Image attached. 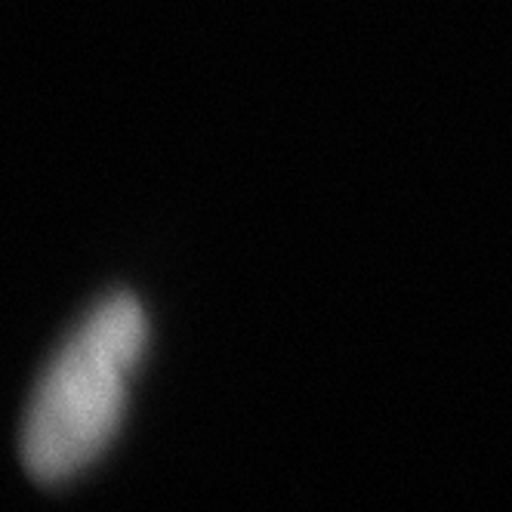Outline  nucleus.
Listing matches in <instances>:
<instances>
[{
    "label": "nucleus",
    "instance_id": "nucleus-1",
    "mask_svg": "<svg viewBox=\"0 0 512 512\" xmlns=\"http://www.w3.org/2000/svg\"><path fill=\"white\" fill-rule=\"evenodd\" d=\"M145 346L149 315L130 294L105 297L62 343L25 411L19 451L34 482L75 479L115 442Z\"/></svg>",
    "mask_w": 512,
    "mask_h": 512
}]
</instances>
